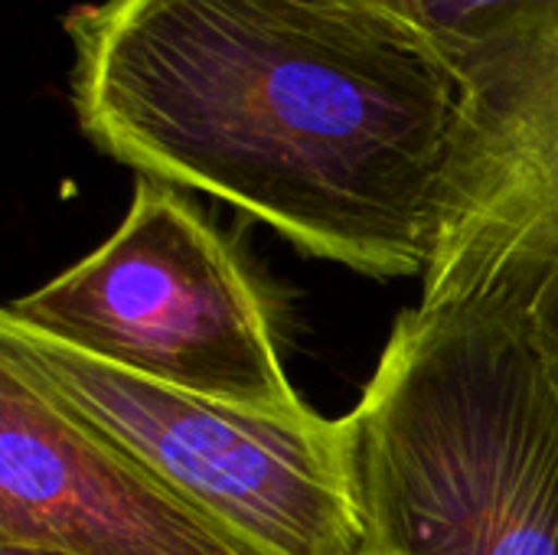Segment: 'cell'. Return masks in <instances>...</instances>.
<instances>
[{
    "mask_svg": "<svg viewBox=\"0 0 558 555\" xmlns=\"http://www.w3.org/2000/svg\"><path fill=\"white\" fill-rule=\"evenodd\" d=\"M0 555H65V553H49V550H33V546H0Z\"/></svg>",
    "mask_w": 558,
    "mask_h": 555,
    "instance_id": "9",
    "label": "cell"
},
{
    "mask_svg": "<svg viewBox=\"0 0 558 555\" xmlns=\"http://www.w3.org/2000/svg\"><path fill=\"white\" fill-rule=\"evenodd\" d=\"M13 327L157 386L265 415H304L278 353L265 288L177 186L141 177L121 226L43 288L10 301Z\"/></svg>",
    "mask_w": 558,
    "mask_h": 555,
    "instance_id": "3",
    "label": "cell"
},
{
    "mask_svg": "<svg viewBox=\"0 0 558 555\" xmlns=\"http://www.w3.org/2000/svg\"><path fill=\"white\" fill-rule=\"evenodd\" d=\"M510 314H517L526 324L536 350L543 353L549 373L558 383V258L553 262V268L539 278L533 294L523 301V307L510 311Z\"/></svg>",
    "mask_w": 558,
    "mask_h": 555,
    "instance_id": "7",
    "label": "cell"
},
{
    "mask_svg": "<svg viewBox=\"0 0 558 555\" xmlns=\"http://www.w3.org/2000/svg\"><path fill=\"white\" fill-rule=\"evenodd\" d=\"M464 98L451 226L422 304L520 311L558 258V0L438 49Z\"/></svg>",
    "mask_w": 558,
    "mask_h": 555,
    "instance_id": "5",
    "label": "cell"
},
{
    "mask_svg": "<svg viewBox=\"0 0 558 555\" xmlns=\"http://www.w3.org/2000/svg\"><path fill=\"white\" fill-rule=\"evenodd\" d=\"M0 363L262 555H369L347 419L180 393L13 327Z\"/></svg>",
    "mask_w": 558,
    "mask_h": 555,
    "instance_id": "4",
    "label": "cell"
},
{
    "mask_svg": "<svg viewBox=\"0 0 558 555\" xmlns=\"http://www.w3.org/2000/svg\"><path fill=\"white\" fill-rule=\"evenodd\" d=\"M69 98L111 160L373 278L428 275L464 98L405 29L330 0H92Z\"/></svg>",
    "mask_w": 558,
    "mask_h": 555,
    "instance_id": "1",
    "label": "cell"
},
{
    "mask_svg": "<svg viewBox=\"0 0 558 555\" xmlns=\"http://www.w3.org/2000/svg\"><path fill=\"white\" fill-rule=\"evenodd\" d=\"M347 419L369 555H558V383L500 307H412Z\"/></svg>",
    "mask_w": 558,
    "mask_h": 555,
    "instance_id": "2",
    "label": "cell"
},
{
    "mask_svg": "<svg viewBox=\"0 0 558 555\" xmlns=\"http://www.w3.org/2000/svg\"><path fill=\"white\" fill-rule=\"evenodd\" d=\"M330 3H337L343 10H353L360 16H369V20H379V23H389L396 29H405L409 36H415L425 46L422 23H425L428 0H330Z\"/></svg>",
    "mask_w": 558,
    "mask_h": 555,
    "instance_id": "8",
    "label": "cell"
},
{
    "mask_svg": "<svg viewBox=\"0 0 558 555\" xmlns=\"http://www.w3.org/2000/svg\"><path fill=\"white\" fill-rule=\"evenodd\" d=\"M0 546L262 555L0 363Z\"/></svg>",
    "mask_w": 558,
    "mask_h": 555,
    "instance_id": "6",
    "label": "cell"
}]
</instances>
